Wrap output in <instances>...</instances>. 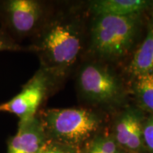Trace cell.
Segmentation results:
<instances>
[{
	"label": "cell",
	"instance_id": "6da1fadb",
	"mask_svg": "<svg viewBox=\"0 0 153 153\" xmlns=\"http://www.w3.org/2000/svg\"><path fill=\"white\" fill-rule=\"evenodd\" d=\"M28 48L39 57L41 67L62 82L77 60L83 45L79 23L61 14L49 16Z\"/></svg>",
	"mask_w": 153,
	"mask_h": 153
},
{
	"label": "cell",
	"instance_id": "7a4b0ae2",
	"mask_svg": "<svg viewBox=\"0 0 153 153\" xmlns=\"http://www.w3.org/2000/svg\"><path fill=\"white\" fill-rule=\"evenodd\" d=\"M143 14L95 16L90 29V48L94 55L107 61L127 56L140 35Z\"/></svg>",
	"mask_w": 153,
	"mask_h": 153
},
{
	"label": "cell",
	"instance_id": "3957f363",
	"mask_svg": "<svg viewBox=\"0 0 153 153\" xmlns=\"http://www.w3.org/2000/svg\"><path fill=\"white\" fill-rule=\"evenodd\" d=\"M38 116L48 139L79 151L97 135L103 123L100 114L82 107L46 108L40 110Z\"/></svg>",
	"mask_w": 153,
	"mask_h": 153
},
{
	"label": "cell",
	"instance_id": "277c9868",
	"mask_svg": "<svg viewBox=\"0 0 153 153\" xmlns=\"http://www.w3.org/2000/svg\"><path fill=\"white\" fill-rule=\"evenodd\" d=\"M76 85L82 99L92 104L116 108L127 98L122 79L104 63H85L78 72Z\"/></svg>",
	"mask_w": 153,
	"mask_h": 153
},
{
	"label": "cell",
	"instance_id": "5b68a950",
	"mask_svg": "<svg viewBox=\"0 0 153 153\" xmlns=\"http://www.w3.org/2000/svg\"><path fill=\"white\" fill-rule=\"evenodd\" d=\"M51 14L45 3L37 0L0 1L1 27L18 42L36 36Z\"/></svg>",
	"mask_w": 153,
	"mask_h": 153
},
{
	"label": "cell",
	"instance_id": "8992f818",
	"mask_svg": "<svg viewBox=\"0 0 153 153\" xmlns=\"http://www.w3.org/2000/svg\"><path fill=\"white\" fill-rule=\"evenodd\" d=\"M61 82L45 69L40 68L23 86L20 92L7 102L0 104V112L14 114L19 120L33 117Z\"/></svg>",
	"mask_w": 153,
	"mask_h": 153
},
{
	"label": "cell",
	"instance_id": "52a82bcc",
	"mask_svg": "<svg viewBox=\"0 0 153 153\" xmlns=\"http://www.w3.org/2000/svg\"><path fill=\"white\" fill-rule=\"evenodd\" d=\"M144 111L128 106L115 118L112 136L122 150L130 153H145L143 138Z\"/></svg>",
	"mask_w": 153,
	"mask_h": 153
},
{
	"label": "cell",
	"instance_id": "ba28073f",
	"mask_svg": "<svg viewBox=\"0 0 153 153\" xmlns=\"http://www.w3.org/2000/svg\"><path fill=\"white\" fill-rule=\"evenodd\" d=\"M47 140L38 114L33 117L21 119L16 133L9 140L7 153H38Z\"/></svg>",
	"mask_w": 153,
	"mask_h": 153
},
{
	"label": "cell",
	"instance_id": "9c48e42d",
	"mask_svg": "<svg viewBox=\"0 0 153 153\" xmlns=\"http://www.w3.org/2000/svg\"><path fill=\"white\" fill-rule=\"evenodd\" d=\"M153 8V1L148 0H96L89 4V10L94 16H129L144 14Z\"/></svg>",
	"mask_w": 153,
	"mask_h": 153
},
{
	"label": "cell",
	"instance_id": "30bf717a",
	"mask_svg": "<svg viewBox=\"0 0 153 153\" xmlns=\"http://www.w3.org/2000/svg\"><path fill=\"white\" fill-rule=\"evenodd\" d=\"M126 70L132 78L153 72V26L150 20L144 40L134 51Z\"/></svg>",
	"mask_w": 153,
	"mask_h": 153
},
{
	"label": "cell",
	"instance_id": "8fae6325",
	"mask_svg": "<svg viewBox=\"0 0 153 153\" xmlns=\"http://www.w3.org/2000/svg\"><path fill=\"white\" fill-rule=\"evenodd\" d=\"M131 89L137 107L153 114V72L133 77Z\"/></svg>",
	"mask_w": 153,
	"mask_h": 153
},
{
	"label": "cell",
	"instance_id": "7c38bea8",
	"mask_svg": "<svg viewBox=\"0 0 153 153\" xmlns=\"http://www.w3.org/2000/svg\"><path fill=\"white\" fill-rule=\"evenodd\" d=\"M122 149L118 146L112 135H97L88 144L85 153H121Z\"/></svg>",
	"mask_w": 153,
	"mask_h": 153
},
{
	"label": "cell",
	"instance_id": "4fadbf2b",
	"mask_svg": "<svg viewBox=\"0 0 153 153\" xmlns=\"http://www.w3.org/2000/svg\"><path fill=\"white\" fill-rule=\"evenodd\" d=\"M143 138L145 153H153V114L145 117L143 121Z\"/></svg>",
	"mask_w": 153,
	"mask_h": 153
},
{
	"label": "cell",
	"instance_id": "5bb4252c",
	"mask_svg": "<svg viewBox=\"0 0 153 153\" xmlns=\"http://www.w3.org/2000/svg\"><path fill=\"white\" fill-rule=\"evenodd\" d=\"M38 153H81L79 150L48 139Z\"/></svg>",
	"mask_w": 153,
	"mask_h": 153
},
{
	"label": "cell",
	"instance_id": "9a60e30c",
	"mask_svg": "<svg viewBox=\"0 0 153 153\" xmlns=\"http://www.w3.org/2000/svg\"><path fill=\"white\" fill-rule=\"evenodd\" d=\"M25 48L11 37L7 30L0 28V51H21Z\"/></svg>",
	"mask_w": 153,
	"mask_h": 153
},
{
	"label": "cell",
	"instance_id": "2e32d148",
	"mask_svg": "<svg viewBox=\"0 0 153 153\" xmlns=\"http://www.w3.org/2000/svg\"><path fill=\"white\" fill-rule=\"evenodd\" d=\"M150 21H151V22H152V26H153V10H152V19H150Z\"/></svg>",
	"mask_w": 153,
	"mask_h": 153
},
{
	"label": "cell",
	"instance_id": "e0dca14e",
	"mask_svg": "<svg viewBox=\"0 0 153 153\" xmlns=\"http://www.w3.org/2000/svg\"><path fill=\"white\" fill-rule=\"evenodd\" d=\"M121 153H130V152H125V151H123V152H122Z\"/></svg>",
	"mask_w": 153,
	"mask_h": 153
}]
</instances>
